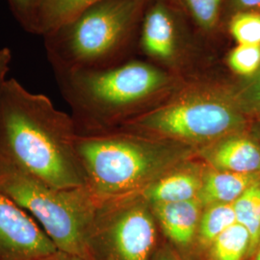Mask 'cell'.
Returning <instances> with one entry per match:
<instances>
[{
    "label": "cell",
    "instance_id": "cell-27",
    "mask_svg": "<svg viewBox=\"0 0 260 260\" xmlns=\"http://www.w3.org/2000/svg\"><path fill=\"white\" fill-rule=\"evenodd\" d=\"M156 260H178L177 257L170 251H163L158 255Z\"/></svg>",
    "mask_w": 260,
    "mask_h": 260
},
{
    "label": "cell",
    "instance_id": "cell-13",
    "mask_svg": "<svg viewBox=\"0 0 260 260\" xmlns=\"http://www.w3.org/2000/svg\"><path fill=\"white\" fill-rule=\"evenodd\" d=\"M260 177L214 170L205 174L199 200L203 206L233 205Z\"/></svg>",
    "mask_w": 260,
    "mask_h": 260
},
{
    "label": "cell",
    "instance_id": "cell-18",
    "mask_svg": "<svg viewBox=\"0 0 260 260\" xmlns=\"http://www.w3.org/2000/svg\"><path fill=\"white\" fill-rule=\"evenodd\" d=\"M229 31L237 45L260 46V13L240 12L231 16Z\"/></svg>",
    "mask_w": 260,
    "mask_h": 260
},
{
    "label": "cell",
    "instance_id": "cell-16",
    "mask_svg": "<svg viewBox=\"0 0 260 260\" xmlns=\"http://www.w3.org/2000/svg\"><path fill=\"white\" fill-rule=\"evenodd\" d=\"M236 222L251 234V254L260 244V177L233 204Z\"/></svg>",
    "mask_w": 260,
    "mask_h": 260
},
{
    "label": "cell",
    "instance_id": "cell-23",
    "mask_svg": "<svg viewBox=\"0 0 260 260\" xmlns=\"http://www.w3.org/2000/svg\"><path fill=\"white\" fill-rule=\"evenodd\" d=\"M226 7L231 16L240 12L260 13V0H226Z\"/></svg>",
    "mask_w": 260,
    "mask_h": 260
},
{
    "label": "cell",
    "instance_id": "cell-11",
    "mask_svg": "<svg viewBox=\"0 0 260 260\" xmlns=\"http://www.w3.org/2000/svg\"><path fill=\"white\" fill-rule=\"evenodd\" d=\"M204 177L197 167L177 166L147 186L143 195L152 205L199 199Z\"/></svg>",
    "mask_w": 260,
    "mask_h": 260
},
{
    "label": "cell",
    "instance_id": "cell-9",
    "mask_svg": "<svg viewBox=\"0 0 260 260\" xmlns=\"http://www.w3.org/2000/svg\"><path fill=\"white\" fill-rule=\"evenodd\" d=\"M205 155L215 170L260 175V144L250 131L217 141Z\"/></svg>",
    "mask_w": 260,
    "mask_h": 260
},
{
    "label": "cell",
    "instance_id": "cell-29",
    "mask_svg": "<svg viewBox=\"0 0 260 260\" xmlns=\"http://www.w3.org/2000/svg\"><path fill=\"white\" fill-rule=\"evenodd\" d=\"M259 246H260V244H259Z\"/></svg>",
    "mask_w": 260,
    "mask_h": 260
},
{
    "label": "cell",
    "instance_id": "cell-20",
    "mask_svg": "<svg viewBox=\"0 0 260 260\" xmlns=\"http://www.w3.org/2000/svg\"><path fill=\"white\" fill-rule=\"evenodd\" d=\"M226 64L235 75L250 78L260 70V46L237 45L229 52Z\"/></svg>",
    "mask_w": 260,
    "mask_h": 260
},
{
    "label": "cell",
    "instance_id": "cell-26",
    "mask_svg": "<svg viewBox=\"0 0 260 260\" xmlns=\"http://www.w3.org/2000/svg\"><path fill=\"white\" fill-rule=\"evenodd\" d=\"M251 135L259 142L260 144V115L251 119L250 129Z\"/></svg>",
    "mask_w": 260,
    "mask_h": 260
},
{
    "label": "cell",
    "instance_id": "cell-25",
    "mask_svg": "<svg viewBox=\"0 0 260 260\" xmlns=\"http://www.w3.org/2000/svg\"><path fill=\"white\" fill-rule=\"evenodd\" d=\"M42 260H87L81 257V256H78V255H75V254H72V253H68V252H64V251H57L48 255L46 258Z\"/></svg>",
    "mask_w": 260,
    "mask_h": 260
},
{
    "label": "cell",
    "instance_id": "cell-17",
    "mask_svg": "<svg viewBox=\"0 0 260 260\" xmlns=\"http://www.w3.org/2000/svg\"><path fill=\"white\" fill-rule=\"evenodd\" d=\"M234 223L236 217L233 204L209 205L201 216L197 234L203 244L210 245L218 235Z\"/></svg>",
    "mask_w": 260,
    "mask_h": 260
},
{
    "label": "cell",
    "instance_id": "cell-10",
    "mask_svg": "<svg viewBox=\"0 0 260 260\" xmlns=\"http://www.w3.org/2000/svg\"><path fill=\"white\" fill-rule=\"evenodd\" d=\"M141 44L146 54L155 60L171 63L176 58L177 29L172 13L165 4L156 3L147 13Z\"/></svg>",
    "mask_w": 260,
    "mask_h": 260
},
{
    "label": "cell",
    "instance_id": "cell-1",
    "mask_svg": "<svg viewBox=\"0 0 260 260\" xmlns=\"http://www.w3.org/2000/svg\"><path fill=\"white\" fill-rule=\"evenodd\" d=\"M72 117L15 78L0 99V162L57 188L86 185Z\"/></svg>",
    "mask_w": 260,
    "mask_h": 260
},
{
    "label": "cell",
    "instance_id": "cell-24",
    "mask_svg": "<svg viewBox=\"0 0 260 260\" xmlns=\"http://www.w3.org/2000/svg\"><path fill=\"white\" fill-rule=\"evenodd\" d=\"M12 58V51L9 47H4L0 48V99L4 84L8 79L7 75L9 73Z\"/></svg>",
    "mask_w": 260,
    "mask_h": 260
},
{
    "label": "cell",
    "instance_id": "cell-15",
    "mask_svg": "<svg viewBox=\"0 0 260 260\" xmlns=\"http://www.w3.org/2000/svg\"><path fill=\"white\" fill-rule=\"evenodd\" d=\"M251 237L249 231L241 224L234 223L210 244L213 260H243L250 254Z\"/></svg>",
    "mask_w": 260,
    "mask_h": 260
},
{
    "label": "cell",
    "instance_id": "cell-19",
    "mask_svg": "<svg viewBox=\"0 0 260 260\" xmlns=\"http://www.w3.org/2000/svg\"><path fill=\"white\" fill-rule=\"evenodd\" d=\"M196 24L205 32L218 25L224 0H180Z\"/></svg>",
    "mask_w": 260,
    "mask_h": 260
},
{
    "label": "cell",
    "instance_id": "cell-21",
    "mask_svg": "<svg viewBox=\"0 0 260 260\" xmlns=\"http://www.w3.org/2000/svg\"><path fill=\"white\" fill-rule=\"evenodd\" d=\"M234 98L242 111L250 119L260 115V70L250 78L232 87Z\"/></svg>",
    "mask_w": 260,
    "mask_h": 260
},
{
    "label": "cell",
    "instance_id": "cell-14",
    "mask_svg": "<svg viewBox=\"0 0 260 260\" xmlns=\"http://www.w3.org/2000/svg\"><path fill=\"white\" fill-rule=\"evenodd\" d=\"M100 1L102 0H39L28 32L44 37Z\"/></svg>",
    "mask_w": 260,
    "mask_h": 260
},
{
    "label": "cell",
    "instance_id": "cell-4",
    "mask_svg": "<svg viewBox=\"0 0 260 260\" xmlns=\"http://www.w3.org/2000/svg\"><path fill=\"white\" fill-rule=\"evenodd\" d=\"M232 87L187 89L153 110L123 121V126L185 145L216 143L250 129Z\"/></svg>",
    "mask_w": 260,
    "mask_h": 260
},
{
    "label": "cell",
    "instance_id": "cell-2",
    "mask_svg": "<svg viewBox=\"0 0 260 260\" xmlns=\"http://www.w3.org/2000/svg\"><path fill=\"white\" fill-rule=\"evenodd\" d=\"M75 149L86 186L99 204L145 189L193 152L182 143L138 139L117 131L77 135Z\"/></svg>",
    "mask_w": 260,
    "mask_h": 260
},
{
    "label": "cell",
    "instance_id": "cell-8",
    "mask_svg": "<svg viewBox=\"0 0 260 260\" xmlns=\"http://www.w3.org/2000/svg\"><path fill=\"white\" fill-rule=\"evenodd\" d=\"M57 251L25 210L0 193V260H42Z\"/></svg>",
    "mask_w": 260,
    "mask_h": 260
},
{
    "label": "cell",
    "instance_id": "cell-3",
    "mask_svg": "<svg viewBox=\"0 0 260 260\" xmlns=\"http://www.w3.org/2000/svg\"><path fill=\"white\" fill-rule=\"evenodd\" d=\"M54 75L73 107L77 135L111 132L130 108L163 92L174 80L157 67L139 61L101 69L54 71Z\"/></svg>",
    "mask_w": 260,
    "mask_h": 260
},
{
    "label": "cell",
    "instance_id": "cell-5",
    "mask_svg": "<svg viewBox=\"0 0 260 260\" xmlns=\"http://www.w3.org/2000/svg\"><path fill=\"white\" fill-rule=\"evenodd\" d=\"M0 193L32 214L58 251L90 260L86 239L100 204L87 186L57 188L0 162Z\"/></svg>",
    "mask_w": 260,
    "mask_h": 260
},
{
    "label": "cell",
    "instance_id": "cell-6",
    "mask_svg": "<svg viewBox=\"0 0 260 260\" xmlns=\"http://www.w3.org/2000/svg\"><path fill=\"white\" fill-rule=\"evenodd\" d=\"M144 0H102L44 36L54 71L109 67L129 36Z\"/></svg>",
    "mask_w": 260,
    "mask_h": 260
},
{
    "label": "cell",
    "instance_id": "cell-28",
    "mask_svg": "<svg viewBox=\"0 0 260 260\" xmlns=\"http://www.w3.org/2000/svg\"><path fill=\"white\" fill-rule=\"evenodd\" d=\"M254 260H260V246H259V250L257 251V253H256V255H255V258Z\"/></svg>",
    "mask_w": 260,
    "mask_h": 260
},
{
    "label": "cell",
    "instance_id": "cell-12",
    "mask_svg": "<svg viewBox=\"0 0 260 260\" xmlns=\"http://www.w3.org/2000/svg\"><path fill=\"white\" fill-rule=\"evenodd\" d=\"M203 205L199 199L152 205L168 237L179 246L189 245L198 233Z\"/></svg>",
    "mask_w": 260,
    "mask_h": 260
},
{
    "label": "cell",
    "instance_id": "cell-7",
    "mask_svg": "<svg viewBox=\"0 0 260 260\" xmlns=\"http://www.w3.org/2000/svg\"><path fill=\"white\" fill-rule=\"evenodd\" d=\"M155 243L152 214L132 195L101 203L86 239L90 260H150Z\"/></svg>",
    "mask_w": 260,
    "mask_h": 260
},
{
    "label": "cell",
    "instance_id": "cell-22",
    "mask_svg": "<svg viewBox=\"0 0 260 260\" xmlns=\"http://www.w3.org/2000/svg\"><path fill=\"white\" fill-rule=\"evenodd\" d=\"M14 17L25 31L29 30L39 0H6Z\"/></svg>",
    "mask_w": 260,
    "mask_h": 260
}]
</instances>
